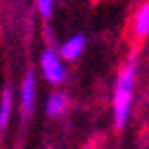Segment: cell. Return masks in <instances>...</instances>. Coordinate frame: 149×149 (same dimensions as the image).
<instances>
[{
    "label": "cell",
    "mask_w": 149,
    "mask_h": 149,
    "mask_svg": "<svg viewBox=\"0 0 149 149\" xmlns=\"http://www.w3.org/2000/svg\"><path fill=\"white\" fill-rule=\"evenodd\" d=\"M136 69H138V58L131 56L120 69L116 89H113V127L125 129L127 118L131 111V100H134V85H136Z\"/></svg>",
    "instance_id": "cell-1"
},
{
    "label": "cell",
    "mask_w": 149,
    "mask_h": 149,
    "mask_svg": "<svg viewBox=\"0 0 149 149\" xmlns=\"http://www.w3.org/2000/svg\"><path fill=\"white\" fill-rule=\"evenodd\" d=\"M40 67H42L45 78L51 82V85H60L65 78H67V69L62 65V58L58 56L54 49H45L40 54Z\"/></svg>",
    "instance_id": "cell-2"
},
{
    "label": "cell",
    "mask_w": 149,
    "mask_h": 149,
    "mask_svg": "<svg viewBox=\"0 0 149 149\" xmlns=\"http://www.w3.org/2000/svg\"><path fill=\"white\" fill-rule=\"evenodd\" d=\"M33 100H36V76H33V69H27L22 85H20V105H22L25 118H29L33 111Z\"/></svg>",
    "instance_id": "cell-3"
},
{
    "label": "cell",
    "mask_w": 149,
    "mask_h": 149,
    "mask_svg": "<svg viewBox=\"0 0 149 149\" xmlns=\"http://www.w3.org/2000/svg\"><path fill=\"white\" fill-rule=\"evenodd\" d=\"M85 45H87V38L82 36V33H76V36H71L65 45H60L58 56H60L62 60H76V58H80V56H82Z\"/></svg>",
    "instance_id": "cell-4"
},
{
    "label": "cell",
    "mask_w": 149,
    "mask_h": 149,
    "mask_svg": "<svg viewBox=\"0 0 149 149\" xmlns=\"http://www.w3.org/2000/svg\"><path fill=\"white\" fill-rule=\"evenodd\" d=\"M11 107H13V91L11 85L2 87V96H0V134L7 129L9 118H11Z\"/></svg>",
    "instance_id": "cell-5"
},
{
    "label": "cell",
    "mask_w": 149,
    "mask_h": 149,
    "mask_svg": "<svg viewBox=\"0 0 149 149\" xmlns=\"http://www.w3.org/2000/svg\"><path fill=\"white\" fill-rule=\"evenodd\" d=\"M67 107H69V98L65 93H60V91L51 93L47 98V116H62L67 111Z\"/></svg>",
    "instance_id": "cell-6"
},
{
    "label": "cell",
    "mask_w": 149,
    "mask_h": 149,
    "mask_svg": "<svg viewBox=\"0 0 149 149\" xmlns=\"http://www.w3.org/2000/svg\"><path fill=\"white\" fill-rule=\"evenodd\" d=\"M134 29H136L138 38L149 36V2H145L136 13V20H134Z\"/></svg>",
    "instance_id": "cell-7"
},
{
    "label": "cell",
    "mask_w": 149,
    "mask_h": 149,
    "mask_svg": "<svg viewBox=\"0 0 149 149\" xmlns=\"http://www.w3.org/2000/svg\"><path fill=\"white\" fill-rule=\"evenodd\" d=\"M54 2L56 0H36V7H38V13L42 16L45 20L51 16V11H54Z\"/></svg>",
    "instance_id": "cell-8"
}]
</instances>
